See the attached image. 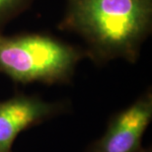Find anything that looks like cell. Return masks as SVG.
Segmentation results:
<instances>
[{
    "label": "cell",
    "instance_id": "277c9868",
    "mask_svg": "<svg viewBox=\"0 0 152 152\" xmlns=\"http://www.w3.org/2000/svg\"><path fill=\"white\" fill-rule=\"evenodd\" d=\"M66 111L61 102H47L39 96L20 93L0 101V152H12L21 132Z\"/></svg>",
    "mask_w": 152,
    "mask_h": 152
},
{
    "label": "cell",
    "instance_id": "5b68a950",
    "mask_svg": "<svg viewBox=\"0 0 152 152\" xmlns=\"http://www.w3.org/2000/svg\"><path fill=\"white\" fill-rule=\"evenodd\" d=\"M32 0H0V28L22 12Z\"/></svg>",
    "mask_w": 152,
    "mask_h": 152
},
{
    "label": "cell",
    "instance_id": "7a4b0ae2",
    "mask_svg": "<svg viewBox=\"0 0 152 152\" xmlns=\"http://www.w3.org/2000/svg\"><path fill=\"white\" fill-rule=\"evenodd\" d=\"M84 56L83 50L48 35L0 33V73L19 83H69Z\"/></svg>",
    "mask_w": 152,
    "mask_h": 152
},
{
    "label": "cell",
    "instance_id": "8992f818",
    "mask_svg": "<svg viewBox=\"0 0 152 152\" xmlns=\"http://www.w3.org/2000/svg\"><path fill=\"white\" fill-rule=\"evenodd\" d=\"M138 152H152V151H151V148L150 147H145V148L141 147L140 149L138 150Z\"/></svg>",
    "mask_w": 152,
    "mask_h": 152
},
{
    "label": "cell",
    "instance_id": "6da1fadb",
    "mask_svg": "<svg viewBox=\"0 0 152 152\" xmlns=\"http://www.w3.org/2000/svg\"><path fill=\"white\" fill-rule=\"evenodd\" d=\"M152 25V0H67L60 28L85 42L97 64L114 59L134 63Z\"/></svg>",
    "mask_w": 152,
    "mask_h": 152
},
{
    "label": "cell",
    "instance_id": "3957f363",
    "mask_svg": "<svg viewBox=\"0 0 152 152\" xmlns=\"http://www.w3.org/2000/svg\"><path fill=\"white\" fill-rule=\"evenodd\" d=\"M152 120V92L147 89L126 109L111 117L107 129L86 152H138Z\"/></svg>",
    "mask_w": 152,
    "mask_h": 152
}]
</instances>
